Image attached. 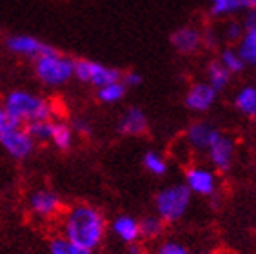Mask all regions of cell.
Returning <instances> with one entry per match:
<instances>
[{
	"label": "cell",
	"instance_id": "4",
	"mask_svg": "<svg viewBox=\"0 0 256 254\" xmlns=\"http://www.w3.org/2000/svg\"><path fill=\"white\" fill-rule=\"evenodd\" d=\"M74 60L62 56L56 51L53 54H44L34 60V73L42 80V84L56 88V86H64L68 80L73 78Z\"/></svg>",
	"mask_w": 256,
	"mask_h": 254
},
{
	"label": "cell",
	"instance_id": "26",
	"mask_svg": "<svg viewBox=\"0 0 256 254\" xmlns=\"http://www.w3.org/2000/svg\"><path fill=\"white\" fill-rule=\"evenodd\" d=\"M138 224H140V236H144V238L153 240L164 232V222L158 216H146Z\"/></svg>",
	"mask_w": 256,
	"mask_h": 254
},
{
	"label": "cell",
	"instance_id": "24",
	"mask_svg": "<svg viewBox=\"0 0 256 254\" xmlns=\"http://www.w3.org/2000/svg\"><path fill=\"white\" fill-rule=\"evenodd\" d=\"M51 142L58 149H62V151H68L71 144H73V131H71V127L66 126V124H54Z\"/></svg>",
	"mask_w": 256,
	"mask_h": 254
},
{
	"label": "cell",
	"instance_id": "6",
	"mask_svg": "<svg viewBox=\"0 0 256 254\" xmlns=\"http://www.w3.org/2000/svg\"><path fill=\"white\" fill-rule=\"evenodd\" d=\"M186 187L191 194L212 196L218 189L216 172L202 166H192L186 171Z\"/></svg>",
	"mask_w": 256,
	"mask_h": 254
},
{
	"label": "cell",
	"instance_id": "9",
	"mask_svg": "<svg viewBox=\"0 0 256 254\" xmlns=\"http://www.w3.org/2000/svg\"><path fill=\"white\" fill-rule=\"evenodd\" d=\"M218 93L207 82L192 84L189 91L186 93V108L194 112H206L216 104Z\"/></svg>",
	"mask_w": 256,
	"mask_h": 254
},
{
	"label": "cell",
	"instance_id": "10",
	"mask_svg": "<svg viewBox=\"0 0 256 254\" xmlns=\"http://www.w3.org/2000/svg\"><path fill=\"white\" fill-rule=\"evenodd\" d=\"M0 146L10 152L16 160H24L33 152L34 142L30 138V134L24 129H11V131L0 134Z\"/></svg>",
	"mask_w": 256,
	"mask_h": 254
},
{
	"label": "cell",
	"instance_id": "3",
	"mask_svg": "<svg viewBox=\"0 0 256 254\" xmlns=\"http://www.w3.org/2000/svg\"><path fill=\"white\" fill-rule=\"evenodd\" d=\"M191 190L186 187V184H172L169 187H164L154 196V209L156 216L162 222H178L182 220L191 206Z\"/></svg>",
	"mask_w": 256,
	"mask_h": 254
},
{
	"label": "cell",
	"instance_id": "22",
	"mask_svg": "<svg viewBox=\"0 0 256 254\" xmlns=\"http://www.w3.org/2000/svg\"><path fill=\"white\" fill-rule=\"evenodd\" d=\"M126 91H128V88L122 84V80L120 82L108 84V86H104V88L98 89V100L104 104H116L126 96Z\"/></svg>",
	"mask_w": 256,
	"mask_h": 254
},
{
	"label": "cell",
	"instance_id": "18",
	"mask_svg": "<svg viewBox=\"0 0 256 254\" xmlns=\"http://www.w3.org/2000/svg\"><path fill=\"white\" fill-rule=\"evenodd\" d=\"M251 8V0H216L211 4V13L214 16H232L246 13Z\"/></svg>",
	"mask_w": 256,
	"mask_h": 254
},
{
	"label": "cell",
	"instance_id": "20",
	"mask_svg": "<svg viewBox=\"0 0 256 254\" xmlns=\"http://www.w3.org/2000/svg\"><path fill=\"white\" fill-rule=\"evenodd\" d=\"M53 126L54 122H51V120H36V122L28 124L24 131L30 134L33 142H48V140H51V134H53Z\"/></svg>",
	"mask_w": 256,
	"mask_h": 254
},
{
	"label": "cell",
	"instance_id": "16",
	"mask_svg": "<svg viewBox=\"0 0 256 254\" xmlns=\"http://www.w3.org/2000/svg\"><path fill=\"white\" fill-rule=\"evenodd\" d=\"M234 108L244 116L256 118V86H244L234 94Z\"/></svg>",
	"mask_w": 256,
	"mask_h": 254
},
{
	"label": "cell",
	"instance_id": "28",
	"mask_svg": "<svg viewBox=\"0 0 256 254\" xmlns=\"http://www.w3.org/2000/svg\"><path fill=\"white\" fill-rule=\"evenodd\" d=\"M154 254H192V252L188 245H184L182 242L168 240V242H164V244L158 247Z\"/></svg>",
	"mask_w": 256,
	"mask_h": 254
},
{
	"label": "cell",
	"instance_id": "14",
	"mask_svg": "<svg viewBox=\"0 0 256 254\" xmlns=\"http://www.w3.org/2000/svg\"><path fill=\"white\" fill-rule=\"evenodd\" d=\"M30 207L34 214L48 218V216H53L60 209V200L58 196L54 194V192H51V190L40 189V190H34L33 194H31Z\"/></svg>",
	"mask_w": 256,
	"mask_h": 254
},
{
	"label": "cell",
	"instance_id": "13",
	"mask_svg": "<svg viewBox=\"0 0 256 254\" xmlns=\"http://www.w3.org/2000/svg\"><path fill=\"white\" fill-rule=\"evenodd\" d=\"M148 116L140 108H129L118 122V131L128 136H140L148 131Z\"/></svg>",
	"mask_w": 256,
	"mask_h": 254
},
{
	"label": "cell",
	"instance_id": "25",
	"mask_svg": "<svg viewBox=\"0 0 256 254\" xmlns=\"http://www.w3.org/2000/svg\"><path fill=\"white\" fill-rule=\"evenodd\" d=\"M50 250H51V254H93V250L78 247V245H74L73 242L66 240L64 236H62V238H54L50 245Z\"/></svg>",
	"mask_w": 256,
	"mask_h": 254
},
{
	"label": "cell",
	"instance_id": "8",
	"mask_svg": "<svg viewBox=\"0 0 256 254\" xmlns=\"http://www.w3.org/2000/svg\"><path fill=\"white\" fill-rule=\"evenodd\" d=\"M8 49L13 51L15 54H22V56H31V58H38L44 54H53L56 53V49L50 44L40 42L38 38L30 36V34H13L8 38Z\"/></svg>",
	"mask_w": 256,
	"mask_h": 254
},
{
	"label": "cell",
	"instance_id": "30",
	"mask_svg": "<svg viewBox=\"0 0 256 254\" xmlns=\"http://www.w3.org/2000/svg\"><path fill=\"white\" fill-rule=\"evenodd\" d=\"M142 74L136 73V71H128V73L122 74V84L126 88H138V86H142Z\"/></svg>",
	"mask_w": 256,
	"mask_h": 254
},
{
	"label": "cell",
	"instance_id": "1",
	"mask_svg": "<svg viewBox=\"0 0 256 254\" xmlns=\"http://www.w3.org/2000/svg\"><path fill=\"white\" fill-rule=\"evenodd\" d=\"M64 238L88 250L96 249L106 234V220L102 212L91 206L80 204L69 209L64 218Z\"/></svg>",
	"mask_w": 256,
	"mask_h": 254
},
{
	"label": "cell",
	"instance_id": "36",
	"mask_svg": "<svg viewBox=\"0 0 256 254\" xmlns=\"http://www.w3.org/2000/svg\"><path fill=\"white\" fill-rule=\"evenodd\" d=\"M212 2H216V0H211V4H212Z\"/></svg>",
	"mask_w": 256,
	"mask_h": 254
},
{
	"label": "cell",
	"instance_id": "27",
	"mask_svg": "<svg viewBox=\"0 0 256 254\" xmlns=\"http://www.w3.org/2000/svg\"><path fill=\"white\" fill-rule=\"evenodd\" d=\"M246 33V28L240 20H229L226 26H224V38L227 42H240V38Z\"/></svg>",
	"mask_w": 256,
	"mask_h": 254
},
{
	"label": "cell",
	"instance_id": "17",
	"mask_svg": "<svg viewBox=\"0 0 256 254\" xmlns=\"http://www.w3.org/2000/svg\"><path fill=\"white\" fill-rule=\"evenodd\" d=\"M231 78L232 74L227 71L226 68H224L222 64L218 62H211L209 64V68H207V80L206 82L211 86L216 93H222V91H226L227 86L231 84Z\"/></svg>",
	"mask_w": 256,
	"mask_h": 254
},
{
	"label": "cell",
	"instance_id": "23",
	"mask_svg": "<svg viewBox=\"0 0 256 254\" xmlns=\"http://www.w3.org/2000/svg\"><path fill=\"white\" fill-rule=\"evenodd\" d=\"M144 167L154 176H164L168 172V162L156 151H148L144 154Z\"/></svg>",
	"mask_w": 256,
	"mask_h": 254
},
{
	"label": "cell",
	"instance_id": "7",
	"mask_svg": "<svg viewBox=\"0 0 256 254\" xmlns=\"http://www.w3.org/2000/svg\"><path fill=\"white\" fill-rule=\"evenodd\" d=\"M234 152H236V146L231 136H227L224 132H220L214 142L209 146L207 154H209V162L218 172H227L232 167L234 162Z\"/></svg>",
	"mask_w": 256,
	"mask_h": 254
},
{
	"label": "cell",
	"instance_id": "32",
	"mask_svg": "<svg viewBox=\"0 0 256 254\" xmlns=\"http://www.w3.org/2000/svg\"><path fill=\"white\" fill-rule=\"evenodd\" d=\"M244 28L246 30H256V10L254 8H249V10L244 13Z\"/></svg>",
	"mask_w": 256,
	"mask_h": 254
},
{
	"label": "cell",
	"instance_id": "31",
	"mask_svg": "<svg viewBox=\"0 0 256 254\" xmlns=\"http://www.w3.org/2000/svg\"><path fill=\"white\" fill-rule=\"evenodd\" d=\"M202 46H207V48H216L218 46V34L216 31H212L211 28L206 31H202Z\"/></svg>",
	"mask_w": 256,
	"mask_h": 254
},
{
	"label": "cell",
	"instance_id": "33",
	"mask_svg": "<svg viewBox=\"0 0 256 254\" xmlns=\"http://www.w3.org/2000/svg\"><path fill=\"white\" fill-rule=\"evenodd\" d=\"M73 127L76 129V131L86 132V134H88V132H91V126H89L86 120H82V118H76V120L73 122Z\"/></svg>",
	"mask_w": 256,
	"mask_h": 254
},
{
	"label": "cell",
	"instance_id": "21",
	"mask_svg": "<svg viewBox=\"0 0 256 254\" xmlns=\"http://www.w3.org/2000/svg\"><path fill=\"white\" fill-rule=\"evenodd\" d=\"M218 62L222 64L224 68H226L231 74L244 73V71H246V68H247L234 48H226V49H224L222 53H220V60H218Z\"/></svg>",
	"mask_w": 256,
	"mask_h": 254
},
{
	"label": "cell",
	"instance_id": "34",
	"mask_svg": "<svg viewBox=\"0 0 256 254\" xmlns=\"http://www.w3.org/2000/svg\"><path fill=\"white\" fill-rule=\"evenodd\" d=\"M129 252H131V254H140V247H138L136 244H131V247H129Z\"/></svg>",
	"mask_w": 256,
	"mask_h": 254
},
{
	"label": "cell",
	"instance_id": "29",
	"mask_svg": "<svg viewBox=\"0 0 256 254\" xmlns=\"http://www.w3.org/2000/svg\"><path fill=\"white\" fill-rule=\"evenodd\" d=\"M18 127H20V122H16L15 118L11 116L10 112L0 106V134L11 131V129H18Z\"/></svg>",
	"mask_w": 256,
	"mask_h": 254
},
{
	"label": "cell",
	"instance_id": "12",
	"mask_svg": "<svg viewBox=\"0 0 256 254\" xmlns=\"http://www.w3.org/2000/svg\"><path fill=\"white\" fill-rule=\"evenodd\" d=\"M171 44L182 54H194L198 49L202 48V31L191 26L186 28H178L171 34Z\"/></svg>",
	"mask_w": 256,
	"mask_h": 254
},
{
	"label": "cell",
	"instance_id": "2",
	"mask_svg": "<svg viewBox=\"0 0 256 254\" xmlns=\"http://www.w3.org/2000/svg\"><path fill=\"white\" fill-rule=\"evenodd\" d=\"M2 108L15 118L16 122H36L50 120V104L44 98L36 96L28 91H13L6 96Z\"/></svg>",
	"mask_w": 256,
	"mask_h": 254
},
{
	"label": "cell",
	"instance_id": "35",
	"mask_svg": "<svg viewBox=\"0 0 256 254\" xmlns=\"http://www.w3.org/2000/svg\"><path fill=\"white\" fill-rule=\"evenodd\" d=\"M251 8H254L256 10V0H251Z\"/></svg>",
	"mask_w": 256,
	"mask_h": 254
},
{
	"label": "cell",
	"instance_id": "15",
	"mask_svg": "<svg viewBox=\"0 0 256 254\" xmlns=\"http://www.w3.org/2000/svg\"><path fill=\"white\" fill-rule=\"evenodd\" d=\"M113 232L126 244H136V240L140 238V224L129 214L116 216L113 222Z\"/></svg>",
	"mask_w": 256,
	"mask_h": 254
},
{
	"label": "cell",
	"instance_id": "19",
	"mask_svg": "<svg viewBox=\"0 0 256 254\" xmlns=\"http://www.w3.org/2000/svg\"><path fill=\"white\" fill-rule=\"evenodd\" d=\"M236 51L246 66L256 68V30H246L236 46Z\"/></svg>",
	"mask_w": 256,
	"mask_h": 254
},
{
	"label": "cell",
	"instance_id": "11",
	"mask_svg": "<svg viewBox=\"0 0 256 254\" xmlns=\"http://www.w3.org/2000/svg\"><path fill=\"white\" fill-rule=\"evenodd\" d=\"M220 134L216 127L212 124L206 122V120H198V122H192L188 127V132H186V138H188V144L196 149V151H207L209 146L214 142V138Z\"/></svg>",
	"mask_w": 256,
	"mask_h": 254
},
{
	"label": "cell",
	"instance_id": "5",
	"mask_svg": "<svg viewBox=\"0 0 256 254\" xmlns=\"http://www.w3.org/2000/svg\"><path fill=\"white\" fill-rule=\"evenodd\" d=\"M73 76L80 80V82H88L94 88H104L108 84L120 82L122 80V73L118 69L108 68L104 64L93 62V60H74V69Z\"/></svg>",
	"mask_w": 256,
	"mask_h": 254
}]
</instances>
